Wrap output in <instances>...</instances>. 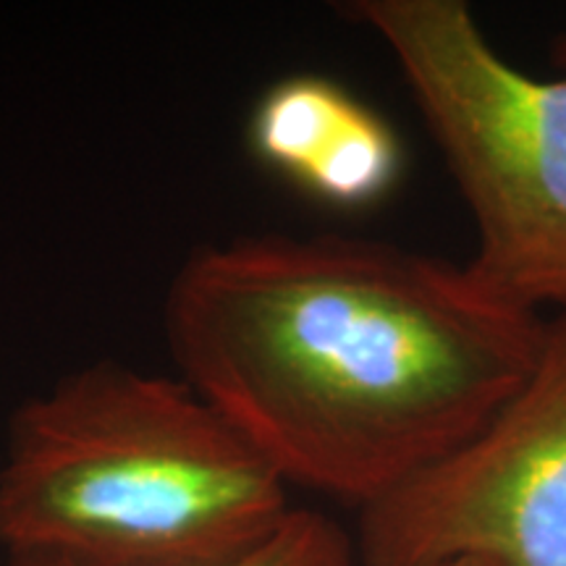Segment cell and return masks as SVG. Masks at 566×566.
I'll use <instances>...</instances> for the list:
<instances>
[{
    "label": "cell",
    "mask_w": 566,
    "mask_h": 566,
    "mask_svg": "<svg viewBox=\"0 0 566 566\" xmlns=\"http://www.w3.org/2000/svg\"><path fill=\"white\" fill-rule=\"evenodd\" d=\"M386 45L475 226L470 271L516 307L566 313V71L527 74L464 0H352Z\"/></svg>",
    "instance_id": "3"
},
{
    "label": "cell",
    "mask_w": 566,
    "mask_h": 566,
    "mask_svg": "<svg viewBox=\"0 0 566 566\" xmlns=\"http://www.w3.org/2000/svg\"><path fill=\"white\" fill-rule=\"evenodd\" d=\"M551 63H554L558 71H566V30L558 34L554 45H551Z\"/></svg>",
    "instance_id": "8"
},
{
    "label": "cell",
    "mask_w": 566,
    "mask_h": 566,
    "mask_svg": "<svg viewBox=\"0 0 566 566\" xmlns=\"http://www.w3.org/2000/svg\"><path fill=\"white\" fill-rule=\"evenodd\" d=\"M428 566H501V564H495L491 558H483V556H459V558H446V562L428 564Z\"/></svg>",
    "instance_id": "7"
},
{
    "label": "cell",
    "mask_w": 566,
    "mask_h": 566,
    "mask_svg": "<svg viewBox=\"0 0 566 566\" xmlns=\"http://www.w3.org/2000/svg\"><path fill=\"white\" fill-rule=\"evenodd\" d=\"M359 566L483 556L566 566V313L522 386L454 451L359 509Z\"/></svg>",
    "instance_id": "4"
},
{
    "label": "cell",
    "mask_w": 566,
    "mask_h": 566,
    "mask_svg": "<svg viewBox=\"0 0 566 566\" xmlns=\"http://www.w3.org/2000/svg\"><path fill=\"white\" fill-rule=\"evenodd\" d=\"M9 566H63L42 556H9ZM226 566H359L354 537L315 509L294 506L283 522L244 556Z\"/></svg>",
    "instance_id": "6"
},
{
    "label": "cell",
    "mask_w": 566,
    "mask_h": 566,
    "mask_svg": "<svg viewBox=\"0 0 566 566\" xmlns=\"http://www.w3.org/2000/svg\"><path fill=\"white\" fill-rule=\"evenodd\" d=\"M292 509L192 386L113 363L21 405L0 467V546L63 566H226Z\"/></svg>",
    "instance_id": "2"
},
{
    "label": "cell",
    "mask_w": 566,
    "mask_h": 566,
    "mask_svg": "<svg viewBox=\"0 0 566 566\" xmlns=\"http://www.w3.org/2000/svg\"><path fill=\"white\" fill-rule=\"evenodd\" d=\"M250 142L268 166L336 208L384 200L405 171L391 124L317 74L273 84L252 113Z\"/></svg>",
    "instance_id": "5"
},
{
    "label": "cell",
    "mask_w": 566,
    "mask_h": 566,
    "mask_svg": "<svg viewBox=\"0 0 566 566\" xmlns=\"http://www.w3.org/2000/svg\"><path fill=\"white\" fill-rule=\"evenodd\" d=\"M163 313L184 384L289 488L359 509L475 433L548 325L467 263L349 233L205 244Z\"/></svg>",
    "instance_id": "1"
}]
</instances>
